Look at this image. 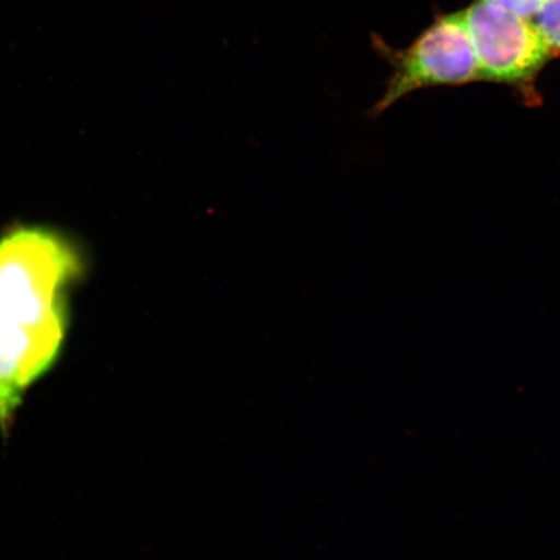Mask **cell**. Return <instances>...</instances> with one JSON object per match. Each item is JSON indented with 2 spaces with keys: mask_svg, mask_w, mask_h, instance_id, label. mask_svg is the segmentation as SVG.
<instances>
[{
  "mask_svg": "<svg viewBox=\"0 0 560 560\" xmlns=\"http://www.w3.org/2000/svg\"><path fill=\"white\" fill-rule=\"evenodd\" d=\"M80 272L72 245L50 230L21 228L0 240V427L58 361L67 292Z\"/></svg>",
  "mask_w": 560,
  "mask_h": 560,
  "instance_id": "6da1fadb",
  "label": "cell"
},
{
  "mask_svg": "<svg viewBox=\"0 0 560 560\" xmlns=\"http://www.w3.org/2000/svg\"><path fill=\"white\" fill-rule=\"evenodd\" d=\"M373 47L392 73L382 96L368 112L376 120L404 97L431 88H455L480 82L465 12L441 13L412 44L394 48L373 34Z\"/></svg>",
  "mask_w": 560,
  "mask_h": 560,
  "instance_id": "7a4b0ae2",
  "label": "cell"
},
{
  "mask_svg": "<svg viewBox=\"0 0 560 560\" xmlns=\"http://www.w3.org/2000/svg\"><path fill=\"white\" fill-rule=\"evenodd\" d=\"M464 12L480 82L513 89L528 107L540 105L537 81L557 58L535 21L490 0H475Z\"/></svg>",
  "mask_w": 560,
  "mask_h": 560,
  "instance_id": "3957f363",
  "label": "cell"
},
{
  "mask_svg": "<svg viewBox=\"0 0 560 560\" xmlns=\"http://www.w3.org/2000/svg\"><path fill=\"white\" fill-rule=\"evenodd\" d=\"M556 58L560 56V0H548L534 19Z\"/></svg>",
  "mask_w": 560,
  "mask_h": 560,
  "instance_id": "277c9868",
  "label": "cell"
},
{
  "mask_svg": "<svg viewBox=\"0 0 560 560\" xmlns=\"http://www.w3.org/2000/svg\"><path fill=\"white\" fill-rule=\"evenodd\" d=\"M525 19L534 20L548 0H490Z\"/></svg>",
  "mask_w": 560,
  "mask_h": 560,
  "instance_id": "5b68a950",
  "label": "cell"
}]
</instances>
